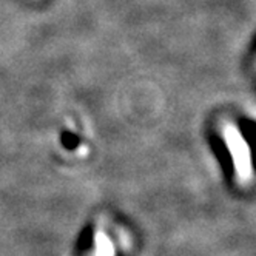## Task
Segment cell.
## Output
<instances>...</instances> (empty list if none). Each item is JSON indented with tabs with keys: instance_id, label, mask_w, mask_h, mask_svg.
Masks as SVG:
<instances>
[{
	"instance_id": "obj_1",
	"label": "cell",
	"mask_w": 256,
	"mask_h": 256,
	"mask_svg": "<svg viewBox=\"0 0 256 256\" xmlns=\"http://www.w3.org/2000/svg\"><path fill=\"white\" fill-rule=\"evenodd\" d=\"M98 256H113V250H112V246H110V241H106L104 236L99 238Z\"/></svg>"
}]
</instances>
